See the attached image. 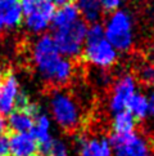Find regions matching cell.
Returning a JSON list of instances; mask_svg holds the SVG:
<instances>
[{"mask_svg":"<svg viewBox=\"0 0 154 156\" xmlns=\"http://www.w3.org/2000/svg\"><path fill=\"white\" fill-rule=\"evenodd\" d=\"M32 61L44 80L62 87L72 79L73 65L60 55L52 35H41L32 48Z\"/></svg>","mask_w":154,"mask_h":156,"instance_id":"obj_1","label":"cell"},{"mask_svg":"<svg viewBox=\"0 0 154 156\" xmlns=\"http://www.w3.org/2000/svg\"><path fill=\"white\" fill-rule=\"evenodd\" d=\"M85 61L98 69L112 67L118 58V52L111 45L104 35V26L102 23H92L87 27L86 40L82 51Z\"/></svg>","mask_w":154,"mask_h":156,"instance_id":"obj_2","label":"cell"},{"mask_svg":"<svg viewBox=\"0 0 154 156\" xmlns=\"http://www.w3.org/2000/svg\"><path fill=\"white\" fill-rule=\"evenodd\" d=\"M104 35L117 52H127L134 44V23L131 14L125 9L111 13L105 25Z\"/></svg>","mask_w":154,"mask_h":156,"instance_id":"obj_3","label":"cell"},{"mask_svg":"<svg viewBox=\"0 0 154 156\" xmlns=\"http://www.w3.org/2000/svg\"><path fill=\"white\" fill-rule=\"evenodd\" d=\"M50 110L53 119L65 132H73L82 121L81 110L72 94L62 89H55L50 96Z\"/></svg>","mask_w":154,"mask_h":156,"instance_id":"obj_4","label":"cell"},{"mask_svg":"<svg viewBox=\"0 0 154 156\" xmlns=\"http://www.w3.org/2000/svg\"><path fill=\"white\" fill-rule=\"evenodd\" d=\"M86 31L87 25L82 20L54 30L52 37L60 55L68 59L80 57L84 51Z\"/></svg>","mask_w":154,"mask_h":156,"instance_id":"obj_5","label":"cell"},{"mask_svg":"<svg viewBox=\"0 0 154 156\" xmlns=\"http://www.w3.org/2000/svg\"><path fill=\"white\" fill-rule=\"evenodd\" d=\"M22 13L27 30L34 34H41L52 23L55 12L54 0H21Z\"/></svg>","mask_w":154,"mask_h":156,"instance_id":"obj_6","label":"cell"},{"mask_svg":"<svg viewBox=\"0 0 154 156\" xmlns=\"http://www.w3.org/2000/svg\"><path fill=\"white\" fill-rule=\"evenodd\" d=\"M113 156H153L154 144L148 137L141 133L132 132L127 136L112 134L108 138Z\"/></svg>","mask_w":154,"mask_h":156,"instance_id":"obj_7","label":"cell"},{"mask_svg":"<svg viewBox=\"0 0 154 156\" xmlns=\"http://www.w3.org/2000/svg\"><path fill=\"white\" fill-rule=\"evenodd\" d=\"M137 81L132 75H122L114 83L111 98H109V107L113 112H119L127 108L131 97L137 92Z\"/></svg>","mask_w":154,"mask_h":156,"instance_id":"obj_8","label":"cell"},{"mask_svg":"<svg viewBox=\"0 0 154 156\" xmlns=\"http://www.w3.org/2000/svg\"><path fill=\"white\" fill-rule=\"evenodd\" d=\"M41 111L40 106L36 103H30L28 107L23 110H13L8 116L7 126L12 133H30L34 126L35 118Z\"/></svg>","mask_w":154,"mask_h":156,"instance_id":"obj_9","label":"cell"},{"mask_svg":"<svg viewBox=\"0 0 154 156\" xmlns=\"http://www.w3.org/2000/svg\"><path fill=\"white\" fill-rule=\"evenodd\" d=\"M21 93L18 79L13 72H7L0 85V115H9L15 108V102Z\"/></svg>","mask_w":154,"mask_h":156,"instance_id":"obj_10","label":"cell"},{"mask_svg":"<svg viewBox=\"0 0 154 156\" xmlns=\"http://www.w3.org/2000/svg\"><path fill=\"white\" fill-rule=\"evenodd\" d=\"M77 146H79V156H113L111 143L108 138L104 137L87 138L79 136Z\"/></svg>","mask_w":154,"mask_h":156,"instance_id":"obj_11","label":"cell"},{"mask_svg":"<svg viewBox=\"0 0 154 156\" xmlns=\"http://www.w3.org/2000/svg\"><path fill=\"white\" fill-rule=\"evenodd\" d=\"M9 152L12 156H35L37 143L30 133H12L9 136Z\"/></svg>","mask_w":154,"mask_h":156,"instance_id":"obj_12","label":"cell"},{"mask_svg":"<svg viewBox=\"0 0 154 156\" xmlns=\"http://www.w3.org/2000/svg\"><path fill=\"white\" fill-rule=\"evenodd\" d=\"M23 20L21 0H0V21L4 27H18Z\"/></svg>","mask_w":154,"mask_h":156,"instance_id":"obj_13","label":"cell"},{"mask_svg":"<svg viewBox=\"0 0 154 156\" xmlns=\"http://www.w3.org/2000/svg\"><path fill=\"white\" fill-rule=\"evenodd\" d=\"M79 20H81L80 13L77 10L75 3H65L63 5H60L58 9H55L54 16L52 18V27L53 30L59 29V27L68 26L71 23H75Z\"/></svg>","mask_w":154,"mask_h":156,"instance_id":"obj_14","label":"cell"},{"mask_svg":"<svg viewBox=\"0 0 154 156\" xmlns=\"http://www.w3.org/2000/svg\"><path fill=\"white\" fill-rule=\"evenodd\" d=\"M137 120L131 115L127 110L116 112L112 120V134L116 136H127L135 132Z\"/></svg>","mask_w":154,"mask_h":156,"instance_id":"obj_15","label":"cell"},{"mask_svg":"<svg viewBox=\"0 0 154 156\" xmlns=\"http://www.w3.org/2000/svg\"><path fill=\"white\" fill-rule=\"evenodd\" d=\"M75 5L85 23H98L102 18L103 10L98 0H76Z\"/></svg>","mask_w":154,"mask_h":156,"instance_id":"obj_16","label":"cell"},{"mask_svg":"<svg viewBox=\"0 0 154 156\" xmlns=\"http://www.w3.org/2000/svg\"><path fill=\"white\" fill-rule=\"evenodd\" d=\"M30 134L34 137L37 146L46 143L50 139V120H49L48 115L44 114L42 111H40L35 118L34 126H32Z\"/></svg>","mask_w":154,"mask_h":156,"instance_id":"obj_17","label":"cell"},{"mask_svg":"<svg viewBox=\"0 0 154 156\" xmlns=\"http://www.w3.org/2000/svg\"><path fill=\"white\" fill-rule=\"evenodd\" d=\"M126 110H127L136 120L146 119L148 115H149V101H148V96L136 92L134 96L131 97Z\"/></svg>","mask_w":154,"mask_h":156,"instance_id":"obj_18","label":"cell"},{"mask_svg":"<svg viewBox=\"0 0 154 156\" xmlns=\"http://www.w3.org/2000/svg\"><path fill=\"white\" fill-rule=\"evenodd\" d=\"M37 156H68L67 146L60 139L50 138L46 143L37 146Z\"/></svg>","mask_w":154,"mask_h":156,"instance_id":"obj_19","label":"cell"},{"mask_svg":"<svg viewBox=\"0 0 154 156\" xmlns=\"http://www.w3.org/2000/svg\"><path fill=\"white\" fill-rule=\"evenodd\" d=\"M136 77L146 87L154 88V63L144 62L136 70Z\"/></svg>","mask_w":154,"mask_h":156,"instance_id":"obj_20","label":"cell"},{"mask_svg":"<svg viewBox=\"0 0 154 156\" xmlns=\"http://www.w3.org/2000/svg\"><path fill=\"white\" fill-rule=\"evenodd\" d=\"M98 2L100 4L103 12H109V13L118 10L121 4H122V0H98Z\"/></svg>","mask_w":154,"mask_h":156,"instance_id":"obj_21","label":"cell"},{"mask_svg":"<svg viewBox=\"0 0 154 156\" xmlns=\"http://www.w3.org/2000/svg\"><path fill=\"white\" fill-rule=\"evenodd\" d=\"M9 154V136L0 134V156H8Z\"/></svg>","mask_w":154,"mask_h":156,"instance_id":"obj_22","label":"cell"},{"mask_svg":"<svg viewBox=\"0 0 154 156\" xmlns=\"http://www.w3.org/2000/svg\"><path fill=\"white\" fill-rule=\"evenodd\" d=\"M148 101H149V115H152V118L154 119V88L150 89Z\"/></svg>","mask_w":154,"mask_h":156,"instance_id":"obj_23","label":"cell"},{"mask_svg":"<svg viewBox=\"0 0 154 156\" xmlns=\"http://www.w3.org/2000/svg\"><path fill=\"white\" fill-rule=\"evenodd\" d=\"M5 129H7V122H5V120H4V116L0 115V134L4 133Z\"/></svg>","mask_w":154,"mask_h":156,"instance_id":"obj_24","label":"cell"},{"mask_svg":"<svg viewBox=\"0 0 154 156\" xmlns=\"http://www.w3.org/2000/svg\"><path fill=\"white\" fill-rule=\"evenodd\" d=\"M5 74H7V72H4L3 67H2V66H0V85H2V83H3V80H4V76H5Z\"/></svg>","mask_w":154,"mask_h":156,"instance_id":"obj_25","label":"cell"},{"mask_svg":"<svg viewBox=\"0 0 154 156\" xmlns=\"http://www.w3.org/2000/svg\"><path fill=\"white\" fill-rule=\"evenodd\" d=\"M72 0H54V3L55 4H59V5H63V4H65V3H71Z\"/></svg>","mask_w":154,"mask_h":156,"instance_id":"obj_26","label":"cell"},{"mask_svg":"<svg viewBox=\"0 0 154 156\" xmlns=\"http://www.w3.org/2000/svg\"><path fill=\"white\" fill-rule=\"evenodd\" d=\"M3 29H4V26L2 23V21H0V35H2V32H3Z\"/></svg>","mask_w":154,"mask_h":156,"instance_id":"obj_27","label":"cell"},{"mask_svg":"<svg viewBox=\"0 0 154 156\" xmlns=\"http://www.w3.org/2000/svg\"><path fill=\"white\" fill-rule=\"evenodd\" d=\"M152 61H153L152 63H154V49H153V52H152Z\"/></svg>","mask_w":154,"mask_h":156,"instance_id":"obj_28","label":"cell"},{"mask_svg":"<svg viewBox=\"0 0 154 156\" xmlns=\"http://www.w3.org/2000/svg\"><path fill=\"white\" fill-rule=\"evenodd\" d=\"M35 156H37V155H35Z\"/></svg>","mask_w":154,"mask_h":156,"instance_id":"obj_29","label":"cell"}]
</instances>
